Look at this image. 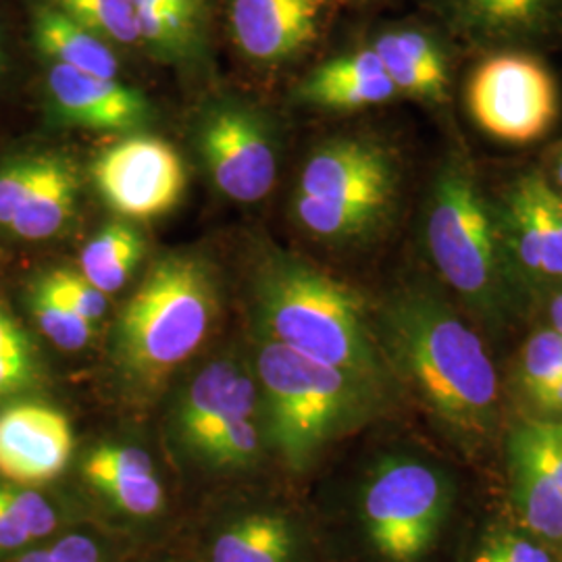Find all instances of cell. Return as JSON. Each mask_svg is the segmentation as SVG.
Wrapping results in <instances>:
<instances>
[{
	"instance_id": "obj_1",
	"label": "cell",
	"mask_w": 562,
	"mask_h": 562,
	"mask_svg": "<svg viewBox=\"0 0 562 562\" xmlns=\"http://www.w3.org/2000/svg\"><path fill=\"white\" fill-rule=\"evenodd\" d=\"M385 352L434 415L464 438H482L498 406V378L480 336L440 299L402 292L382 315Z\"/></svg>"
},
{
	"instance_id": "obj_2",
	"label": "cell",
	"mask_w": 562,
	"mask_h": 562,
	"mask_svg": "<svg viewBox=\"0 0 562 562\" xmlns=\"http://www.w3.org/2000/svg\"><path fill=\"white\" fill-rule=\"evenodd\" d=\"M213 267L192 252L153 262L117 313L109 357L125 392L155 396L209 340L220 319Z\"/></svg>"
},
{
	"instance_id": "obj_3",
	"label": "cell",
	"mask_w": 562,
	"mask_h": 562,
	"mask_svg": "<svg viewBox=\"0 0 562 562\" xmlns=\"http://www.w3.org/2000/svg\"><path fill=\"white\" fill-rule=\"evenodd\" d=\"M250 292L259 336L382 390L387 378L382 348L350 288L299 257L269 248L252 262Z\"/></svg>"
},
{
	"instance_id": "obj_4",
	"label": "cell",
	"mask_w": 562,
	"mask_h": 562,
	"mask_svg": "<svg viewBox=\"0 0 562 562\" xmlns=\"http://www.w3.org/2000/svg\"><path fill=\"white\" fill-rule=\"evenodd\" d=\"M250 364L269 452L292 473L308 469L329 443L357 427L380 396L350 373L259 334Z\"/></svg>"
},
{
	"instance_id": "obj_5",
	"label": "cell",
	"mask_w": 562,
	"mask_h": 562,
	"mask_svg": "<svg viewBox=\"0 0 562 562\" xmlns=\"http://www.w3.org/2000/svg\"><path fill=\"white\" fill-rule=\"evenodd\" d=\"M167 434L181 461L204 475L250 473L269 452L259 385L250 362H204L173 396Z\"/></svg>"
},
{
	"instance_id": "obj_6",
	"label": "cell",
	"mask_w": 562,
	"mask_h": 562,
	"mask_svg": "<svg viewBox=\"0 0 562 562\" xmlns=\"http://www.w3.org/2000/svg\"><path fill=\"white\" fill-rule=\"evenodd\" d=\"M398 165L382 142L344 136L304 161L292 215L319 240H357L373 232L396 196Z\"/></svg>"
},
{
	"instance_id": "obj_7",
	"label": "cell",
	"mask_w": 562,
	"mask_h": 562,
	"mask_svg": "<svg viewBox=\"0 0 562 562\" xmlns=\"http://www.w3.org/2000/svg\"><path fill=\"white\" fill-rule=\"evenodd\" d=\"M429 255L462 299L498 315L506 306V271L498 229L482 190L461 159L438 171L427 206Z\"/></svg>"
},
{
	"instance_id": "obj_8",
	"label": "cell",
	"mask_w": 562,
	"mask_h": 562,
	"mask_svg": "<svg viewBox=\"0 0 562 562\" xmlns=\"http://www.w3.org/2000/svg\"><path fill=\"white\" fill-rule=\"evenodd\" d=\"M448 510L446 480L427 462L387 459L371 471L359 501L362 540L382 562H419Z\"/></svg>"
},
{
	"instance_id": "obj_9",
	"label": "cell",
	"mask_w": 562,
	"mask_h": 562,
	"mask_svg": "<svg viewBox=\"0 0 562 562\" xmlns=\"http://www.w3.org/2000/svg\"><path fill=\"white\" fill-rule=\"evenodd\" d=\"M192 142L206 178L227 201L257 204L280 173V140L271 115L259 104L220 94L192 121Z\"/></svg>"
},
{
	"instance_id": "obj_10",
	"label": "cell",
	"mask_w": 562,
	"mask_h": 562,
	"mask_svg": "<svg viewBox=\"0 0 562 562\" xmlns=\"http://www.w3.org/2000/svg\"><path fill=\"white\" fill-rule=\"evenodd\" d=\"M90 519L134 548H157L171 501L159 467L142 446L101 442L81 457Z\"/></svg>"
},
{
	"instance_id": "obj_11",
	"label": "cell",
	"mask_w": 562,
	"mask_h": 562,
	"mask_svg": "<svg viewBox=\"0 0 562 562\" xmlns=\"http://www.w3.org/2000/svg\"><path fill=\"white\" fill-rule=\"evenodd\" d=\"M81 169L59 148H34L0 159V234L20 241L60 238L78 217Z\"/></svg>"
},
{
	"instance_id": "obj_12",
	"label": "cell",
	"mask_w": 562,
	"mask_h": 562,
	"mask_svg": "<svg viewBox=\"0 0 562 562\" xmlns=\"http://www.w3.org/2000/svg\"><path fill=\"white\" fill-rule=\"evenodd\" d=\"M467 102L485 134L510 144L538 140L557 120V83L542 60L498 53L473 71Z\"/></svg>"
},
{
	"instance_id": "obj_13",
	"label": "cell",
	"mask_w": 562,
	"mask_h": 562,
	"mask_svg": "<svg viewBox=\"0 0 562 562\" xmlns=\"http://www.w3.org/2000/svg\"><path fill=\"white\" fill-rule=\"evenodd\" d=\"M102 202L125 222H150L171 213L186 192L180 153L159 136L132 134L104 148L92 162Z\"/></svg>"
},
{
	"instance_id": "obj_14",
	"label": "cell",
	"mask_w": 562,
	"mask_h": 562,
	"mask_svg": "<svg viewBox=\"0 0 562 562\" xmlns=\"http://www.w3.org/2000/svg\"><path fill=\"white\" fill-rule=\"evenodd\" d=\"M306 529L280 504L246 501L202 519L181 552L194 562H304Z\"/></svg>"
},
{
	"instance_id": "obj_15",
	"label": "cell",
	"mask_w": 562,
	"mask_h": 562,
	"mask_svg": "<svg viewBox=\"0 0 562 562\" xmlns=\"http://www.w3.org/2000/svg\"><path fill=\"white\" fill-rule=\"evenodd\" d=\"M44 104L48 120L63 127L99 134H144L157 111L150 99L121 80H104L76 69L44 63Z\"/></svg>"
},
{
	"instance_id": "obj_16",
	"label": "cell",
	"mask_w": 562,
	"mask_h": 562,
	"mask_svg": "<svg viewBox=\"0 0 562 562\" xmlns=\"http://www.w3.org/2000/svg\"><path fill=\"white\" fill-rule=\"evenodd\" d=\"M76 452L69 417L46 402L0 406V480L27 487L57 482Z\"/></svg>"
},
{
	"instance_id": "obj_17",
	"label": "cell",
	"mask_w": 562,
	"mask_h": 562,
	"mask_svg": "<svg viewBox=\"0 0 562 562\" xmlns=\"http://www.w3.org/2000/svg\"><path fill=\"white\" fill-rule=\"evenodd\" d=\"M327 0H232L229 32L257 67L296 59L322 32Z\"/></svg>"
},
{
	"instance_id": "obj_18",
	"label": "cell",
	"mask_w": 562,
	"mask_h": 562,
	"mask_svg": "<svg viewBox=\"0 0 562 562\" xmlns=\"http://www.w3.org/2000/svg\"><path fill=\"white\" fill-rule=\"evenodd\" d=\"M83 521H92L83 501L0 480V562Z\"/></svg>"
},
{
	"instance_id": "obj_19",
	"label": "cell",
	"mask_w": 562,
	"mask_h": 562,
	"mask_svg": "<svg viewBox=\"0 0 562 562\" xmlns=\"http://www.w3.org/2000/svg\"><path fill=\"white\" fill-rule=\"evenodd\" d=\"M398 97L401 92L387 78L382 59L371 46L325 60L304 76L294 92L301 104L331 111L375 106Z\"/></svg>"
},
{
	"instance_id": "obj_20",
	"label": "cell",
	"mask_w": 562,
	"mask_h": 562,
	"mask_svg": "<svg viewBox=\"0 0 562 562\" xmlns=\"http://www.w3.org/2000/svg\"><path fill=\"white\" fill-rule=\"evenodd\" d=\"M30 23L32 41L44 63L63 65L104 80H120V57L115 48L60 13L48 0L32 2Z\"/></svg>"
},
{
	"instance_id": "obj_21",
	"label": "cell",
	"mask_w": 562,
	"mask_h": 562,
	"mask_svg": "<svg viewBox=\"0 0 562 562\" xmlns=\"http://www.w3.org/2000/svg\"><path fill=\"white\" fill-rule=\"evenodd\" d=\"M464 34L482 42H525L550 34L562 0H443Z\"/></svg>"
},
{
	"instance_id": "obj_22",
	"label": "cell",
	"mask_w": 562,
	"mask_h": 562,
	"mask_svg": "<svg viewBox=\"0 0 562 562\" xmlns=\"http://www.w3.org/2000/svg\"><path fill=\"white\" fill-rule=\"evenodd\" d=\"M371 48L382 59L387 78L406 97L442 101L448 88V63L440 44L415 27L380 34Z\"/></svg>"
},
{
	"instance_id": "obj_23",
	"label": "cell",
	"mask_w": 562,
	"mask_h": 562,
	"mask_svg": "<svg viewBox=\"0 0 562 562\" xmlns=\"http://www.w3.org/2000/svg\"><path fill=\"white\" fill-rule=\"evenodd\" d=\"M146 248L148 244L136 223L125 220L104 223L83 244L78 271L111 299L136 276Z\"/></svg>"
},
{
	"instance_id": "obj_24",
	"label": "cell",
	"mask_w": 562,
	"mask_h": 562,
	"mask_svg": "<svg viewBox=\"0 0 562 562\" xmlns=\"http://www.w3.org/2000/svg\"><path fill=\"white\" fill-rule=\"evenodd\" d=\"M48 383V364L32 334L0 292V404L36 394Z\"/></svg>"
},
{
	"instance_id": "obj_25",
	"label": "cell",
	"mask_w": 562,
	"mask_h": 562,
	"mask_svg": "<svg viewBox=\"0 0 562 562\" xmlns=\"http://www.w3.org/2000/svg\"><path fill=\"white\" fill-rule=\"evenodd\" d=\"M134 550L99 522L83 521L7 562H125Z\"/></svg>"
},
{
	"instance_id": "obj_26",
	"label": "cell",
	"mask_w": 562,
	"mask_h": 562,
	"mask_svg": "<svg viewBox=\"0 0 562 562\" xmlns=\"http://www.w3.org/2000/svg\"><path fill=\"white\" fill-rule=\"evenodd\" d=\"M515 503L525 525L546 540H562V492L519 450L510 448Z\"/></svg>"
},
{
	"instance_id": "obj_27",
	"label": "cell",
	"mask_w": 562,
	"mask_h": 562,
	"mask_svg": "<svg viewBox=\"0 0 562 562\" xmlns=\"http://www.w3.org/2000/svg\"><path fill=\"white\" fill-rule=\"evenodd\" d=\"M27 308L42 336L63 352H80L97 336L99 327L83 319L42 273L27 290Z\"/></svg>"
},
{
	"instance_id": "obj_28",
	"label": "cell",
	"mask_w": 562,
	"mask_h": 562,
	"mask_svg": "<svg viewBox=\"0 0 562 562\" xmlns=\"http://www.w3.org/2000/svg\"><path fill=\"white\" fill-rule=\"evenodd\" d=\"M113 48L140 46L136 0H48Z\"/></svg>"
},
{
	"instance_id": "obj_29",
	"label": "cell",
	"mask_w": 562,
	"mask_h": 562,
	"mask_svg": "<svg viewBox=\"0 0 562 562\" xmlns=\"http://www.w3.org/2000/svg\"><path fill=\"white\" fill-rule=\"evenodd\" d=\"M510 448L525 454L562 492V423H527L513 434Z\"/></svg>"
},
{
	"instance_id": "obj_30",
	"label": "cell",
	"mask_w": 562,
	"mask_h": 562,
	"mask_svg": "<svg viewBox=\"0 0 562 562\" xmlns=\"http://www.w3.org/2000/svg\"><path fill=\"white\" fill-rule=\"evenodd\" d=\"M521 378L531 398L546 385L562 378V336L559 331L542 329L525 344Z\"/></svg>"
},
{
	"instance_id": "obj_31",
	"label": "cell",
	"mask_w": 562,
	"mask_h": 562,
	"mask_svg": "<svg viewBox=\"0 0 562 562\" xmlns=\"http://www.w3.org/2000/svg\"><path fill=\"white\" fill-rule=\"evenodd\" d=\"M42 276L80 313L83 319L94 323L97 327L104 322L109 311V296L102 294L101 290H97L78 269L55 267L44 271Z\"/></svg>"
},
{
	"instance_id": "obj_32",
	"label": "cell",
	"mask_w": 562,
	"mask_h": 562,
	"mask_svg": "<svg viewBox=\"0 0 562 562\" xmlns=\"http://www.w3.org/2000/svg\"><path fill=\"white\" fill-rule=\"evenodd\" d=\"M473 562H552L538 543L513 533H494L482 543Z\"/></svg>"
},
{
	"instance_id": "obj_33",
	"label": "cell",
	"mask_w": 562,
	"mask_h": 562,
	"mask_svg": "<svg viewBox=\"0 0 562 562\" xmlns=\"http://www.w3.org/2000/svg\"><path fill=\"white\" fill-rule=\"evenodd\" d=\"M125 562H194L188 559L181 550H171L165 546L157 548H136Z\"/></svg>"
},
{
	"instance_id": "obj_34",
	"label": "cell",
	"mask_w": 562,
	"mask_h": 562,
	"mask_svg": "<svg viewBox=\"0 0 562 562\" xmlns=\"http://www.w3.org/2000/svg\"><path fill=\"white\" fill-rule=\"evenodd\" d=\"M162 7H171L181 15L206 21L209 15V0H161Z\"/></svg>"
},
{
	"instance_id": "obj_35",
	"label": "cell",
	"mask_w": 562,
	"mask_h": 562,
	"mask_svg": "<svg viewBox=\"0 0 562 562\" xmlns=\"http://www.w3.org/2000/svg\"><path fill=\"white\" fill-rule=\"evenodd\" d=\"M533 401L546 411H562V378L546 385L540 394L533 396Z\"/></svg>"
},
{
	"instance_id": "obj_36",
	"label": "cell",
	"mask_w": 562,
	"mask_h": 562,
	"mask_svg": "<svg viewBox=\"0 0 562 562\" xmlns=\"http://www.w3.org/2000/svg\"><path fill=\"white\" fill-rule=\"evenodd\" d=\"M552 329L562 336V294L552 302Z\"/></svg>"
},
{
	"instance_id": "obj_37",
	"label": "cell",
	"mask_w": 562,
	"mask_h": 562,
	"mask_svg": "<svg viewBox=\"0 0 562 562\" xmlns=\"http://www.w3.org/2000/svg\"><path fill=\"white\" fill-rule=\"evenodd\" d=\"M4 63H7V53H4V38H2V27H0V80L4 74Z\"/></svg>"
},
{
	"instance_id": "obj_38",
	"label": "cell",
	"mask_w": 562,
	"mask_h": 562,
	"mask_svg": "<svg viewBox=\"0 0 562 562\" xmlns=\"http://www.w3.org/2000/svg\"><path fill=\"white\" fill-rule=\"evenodd\" d=\"M557 176H559V181H561V186H562V148H561V157H559V162H557Z\"/></svg>"
}]
</instances>
